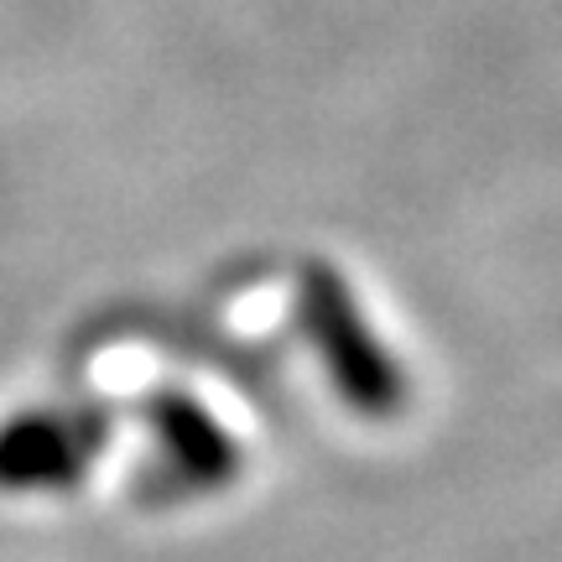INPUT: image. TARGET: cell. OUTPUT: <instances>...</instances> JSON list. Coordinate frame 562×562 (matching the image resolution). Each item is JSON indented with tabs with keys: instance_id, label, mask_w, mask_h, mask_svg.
Returning <instances> with one entry per match:
<instances>
[]
</instances>
